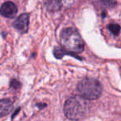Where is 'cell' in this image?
<instances>
[{
  "instance_id": "obj_1",
  "label": "cell",
  "mask_w": 121,
  "mask_h": 121,
  "mask_svg": "<svg viewBox=\"0 0 121 121\" xmlns=\"http://www.w3.org/2000/svg\"><path fill=\"white\" fill-rule=\"evenodd\" d=\"M61 46L72 54L81 53L84 50V41L76 29L73 27L65 28L60 33Z\"/></svg>"
},
{
  "instance_id": "obj_2",
  "label": "cell",
  "mask_w": 121,
  "mask_h": 121,
  "mask_svg": "<svg viewBox=\"0 0 121 121\" xmlns=\"http://www.w3.org/2000/svg\"><path fill=\"white\" fill-rule=\"evenodd\" d=\"M88 111V104L86 99L78 96L71 97L66 101L64 105V113L66 116L72 120H78L86 115Z\"/></svg>"
},
{
  "instance_id": "obj_3",
  "label": "cell",
  "mask_w": 121,
  "mask_h": 121,
  "mask_svg": "<svg viewBox=\"0 0 121 121\" xmlns=\"http://www.w3.org/2000/svg\"><path fill=\"white\" fill-rule=\"evenodd\" d=\"M77 91L80 95L86 99H95L102 92L100 83L94 78H86L78 84Z\"/></svg>"
},
{
  "instance_id": "obj_4",
  "label": "cell",
  "mask_w": 121,
  "mask_h": 121,
  "mask_svg": "<svg viewBox=\"0 0 121 121\" xmlns=\"http://www.w3.org/2000/svg\"><path fill=\"white\" fill-rule=\"evenodd\" d=\"M29 25V15L27 13H23L20 15L15 20L13 26L18 32L22 33H26L28 31Z\"/></svg>"
},
{
  "instance_id": "obj_5",
  "label": "cell",
  "mask_w": 121,
  "mask_h": 121,
  "mask_svg": "<svg viewBox=\"0 0 121 121\" xmlns=\"http://www.w3.org/2000/svg\"><path fill=\"white\" fill-rule=\"evenodd\" d=\"M17 6L13 2H6L0 8V13L5 17L12 18L17 14Z\"/></svg>"
},
{
  "instance_id": "obj_6",
  "label": "cell",
  "mask_w": 121,
  "mask_h": 121,
  "mask_svg": "<svg viewBox=\"0 0 121 121\" xmlns=\"http://www.w3.org/2000/svg\"><path fill=\"white\" fill-rule=\"evenodd\" d=\"M13 109V103L7 99H0V117H4Z\"/></svg>"
},
{
  "instance_id": "obj_7",
  "label": "cell",
  "mask_w": 121,
  "mask_h": 121,
  "mask_svg": "<svg viewBox=\"0 0 121 121\" xmlns=\"http://www.w3.org/2000/svg\"><path fill=\"white\" fill-rule=\"evenodd\" d=\"M61 0H46V6L51 12L58 11L61 8Z\"/></svg>"
},
{
  "instance_id": "obj_8",
  "label": "cell",
  "mask_w": 121,
  "mask_h": 121,
  "mask_svg": "<svg viewBox=\"0 0 121 121\" xmlns=\"http://www.w3.org/2000/svg\"><path fill=\"white\" fill-rule=\"evenodd\" d=\"M97 3L99 6L105 9H111L116 5L115 0H97Z\"/></svg>"
},
{
  "instance_id": "obj_9",
  "label": "cell",
  "mask_w": 121,
  "mask_h": 121,
  "mask_svg": "<svg viewBox=\"0 0 121 121\" xmlns=\"http://www.w3.org/2000/svg\"><path fill=\"white\" fill-rule=\"evenodd\" d=\"M109 30L111 32V33L114 34V36L119 35V31H120V27H119V24L116 23H113V24H109Z\"/></svg>"
}]
</instances>
